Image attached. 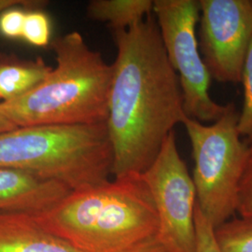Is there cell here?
Instances as JSON below:
<instances>
[{
  "instance_id": "6da1fadb",
  "label": "cell",
  "mask_w": 252,
  "mask_h": 252,
  "mask_svg": "<svg viewBox=\"0 0 252 252\" xmlns=\"http://www.w3.org/2000/svg\"><path fill=\"white\" fill-rule=\"evenodd\" d=\"M117 56L106 126L112 149L111 175L143 174L174 127L187 117L180 81L167 58L153 14L114 30Z\"/></svg>"
},
{
  "instance_id": "7a4b0ae2",
  "label": "cell",
  "mask_w": 252,
  "mask_h": 252,
  "mask_svg": "<svg viewBox=\"0 0 252 252\" xmlns=\"http://www.w3.org/2000/svg\"><path fill=\"white\" fill-rule=\"evenodd\" d=\"M35 217L46 231L81 252H127L155 238L159 228L142 175L71 191Z\"/></svg>"
},
{
  "instance_id": "3957f363",
  "label": "cell",
  "mask_w": 252,
  "mask_h": 252,
  "mask_svg": "<svg viewBox=\"0 0 252 252\" xmlns=\"http://www.w3.org/2000/svg\"><path fill=\"white\" fill-rule=\"evenodd\" d=\"M56 66L27 94L0 102L17 127L106 123L113 67L73 31L51 41Z\"/></svg>"
},
{
  "instance_id": "277c9868",
  "label": "cell",
  "mask_w": 252,
  "mask_h": 252,
  "mask_svg": "<svg viewBox=\"0 0 252 252\" xmlns=\"http://www.w3.org/2000/svg\"><path fill=\"white\" fill-rule=\"evenodd\" d=\"M112 162L106 123L27 126L0 133V168L28 172L72 191L108 182Z\"/></svg>"
},
{
  "instance_id": "5b68a950",
  "label": "cell",
  "mask_w": 252,
  "mask_h": 252,
  "mask_svg": "<svg viewBox=\"0 0 252 252\" xmlns=\"http://www.w3.org/2000/svg\"><path fill=\"white\" fill-rule=\"evenodd\" d=\"M239 112L233 103L211 125L186 117L182 122L189 136L194 161L191 177L196 207L214 229L236 213L240 182L249 146L238 132Z\"/></svg>"
},
{
  "instance_id": "8992f818",
  "label": "cell",
  "mask_w": 252,
  "mask_h": 252,
  "mask_svg": "<svg viewBox=\"0 0 252 252\" xmlns=\"http://www.w3.org/2000/svg\"><path fill=\"white\" fill-rule=\"evenodd\" d=\"M153 12L169 63L179 77L186 116L200 123L216 122L228 104H218L209 94L212 78L200 54L196 35L198 0H154Z\"/></svg>"
},
{
  "instance_id": "52a82bcc",
  "label": "cell",
  "mask_w": 252,
  "mask_h": 252,
  "mask_svg": "<svg viewBox=\"0 0 252 252\" xmlns=\"http://www.w3.org/2000/svg\"><path fill=\"white\" fill-rule=\"evenodd\" d=\"M153 196L159 228L156 239L169 252H195L196 190L180 157L174 131L141 174Z\"/></svg>"
},
{
  "instance_id": "ba28073f",
  "label": "cell",
  "mask_w": 252,
  "mask_h": 252,
  "mask_svg": "<svg viewBox=\"0 0 252 252\" xmlns=\"http://www.w3.org/2000/svg\"><path fill=\"white\" fill-rule=\"evenodd\" d=\"M199 50L211 78L241 81L252 39V0H200Z\"/></svg>"
},
{
  "instance_id": "9c48e42d",
  "label": "cell",
  "mask_w": 252,
  "mask_h": 252,
  "mask_svg": "<svg viewBox=\"0 0 252 252\" xmlns=\"http://www.w3.org/2000/svg\"><path fill=\"white\" fill-rule=\"evenodd\" d=\"M72 190L28 172L0 168V213L36 215L55 207Z\"/></svg>"
},
{
  "instance_id": "30bf717a",
  "label": "cell",
  "mask_w": 252,
  "mask_h": 252,
  "mask_svg": "<svg viewBox=\"0 0 252 252\" xmlns=\"http://www.w3.org/2000/svg\"><path fill=\"white\" fill-rule=\"evenodd\" d=\"M0 252H81L43 229L35 215L0 213Z\"/></svg>"
},
{
  "instance_id": "8fae6325",
  "label": "cell",
  "mask_w": 252,
  "mask_h": 252,
  "mask_svg": "<svg viewBox=\"0 0 252 252\" xmlns=\"http://www.w3.org/2000/svg\"><path fill=\"white\" fill-rule=\"evenodd\" d=\"M53 67L42 58L35 61H0V102L21 97L44 81Z\"/></svg>"
},
{
  "instance_id": "7c38bea8",
  "label": "cell",
  "mask_w": 252,
  "mask_h": 252,
  "mask_svg": "<svg viewBox=\"0 0 252 252\" xmlns=\"http://www.w3.org/2000/svg\"><path fill=\"white\" fill-rule=\"evenodd\" d=\"M152 0H93L87 16L108 23L112 30H125L143 21L153 12Z\"/></svg>"
},
{
  "instance_id": "4fadbf2b",
  "label": "cell",
  "mask_w": 252,
  "mask_h": 252,
  "mask_svg": "<svg viewBox=\"0 0 252 252\" xmlns=\"http://www.w3.org/2000/svg\"><path fill=\"white\" fill-rule=\"evenodd\" d=\"M214 233L220 252H252V218L230 219Z\"/></svg>"
},
{
  "instance_id": "5bb4252c",
  "label": "cell",
  "mask_w": 252,
  "mask_h": 252,
  "mask_svg": "<svg viewBox=\"0 0 252 252\" xmlns=\"http://www.w3.org/2000/svg\"><path fill=\"white\" fill-rule=\"evenodd\" d=\"M52 26L49 16L42 10H27L22 38L36 47H47L52 39Z\"/></svg>"
},
{
  "instance_id": "9a60e30c",
  "label": "cell",
  "mask_w": 252,
  "mask_h": 252,
  "mask_svg": "<svg viewBox=\"0 0 252 252\" xmlns=\"http://www.w3.org/2000/svg\"><path fill=\"white\" fill-rule=\"evenodd\" d=\"M241 81L244 86L243 108L239 112L238 132L252 140V39L244 62Z\"/></svg>"
},
{
  "instance_id": "2e32d148",
  "label": "cell",
  "mask_w": 252,
  "mask_h": 252,
  "mask_svg": "<svg viewBox=\"0 0 252 252\" xmlns=\"http://www.w3.org/2000/svg\"><path fill=\"white\" fill-rule=\"evenodd\" d=\"M236 212L240 217L252 218V143L249 146V156L240 182Z\"/></svg>"
},
{
  "instance_id": "e0dca14e",
  "label": "cell",
  "mask_w": 252,
  "mask_h": 252,
  "mask_svg": "<svg viewBox=\"0 0 252 252\" xmlns=\"http://www.w3.org/2000/svg\"><path fill=\"white\" fill-rule=\"evenodd\" d=\"M194 221L196 233L195 252H220L215 238L213 226L201 214L196 206L194 211Z\"/></svg>"
},
{
  "instance_id": "ac0fdd59",
  "label": "cell",
  "mask_w": 252,
  "mask_h": 252,
  "mask_svg": "<svg viewBox=\"0 0 252 252\" xmlns=\"http://www.w3.org/2000/svg\"><path fill=\"white\" fill-rule=\"evenodd\" d=\"M26 12L12 7L0 13V35L7 38H22Z\"/></svg>"
},
{
  "instance_id": "d6986e66",
  "label": "cell",
  "mask_w": 252,
  "mask_h": 252,
  "mask_svg": "<svg viewBox=\"0 0 252 252\" xmlns=\"http://www.w3.org/2000/svg\"><path fill=\"white\" fill-rule=\"evenodd\" d=\"M127 252H169L162 244L160 243L156 237L153 238L147 242L140 244L135 247L134 249Z\"/></svg>"
},
{
  "instance_id": "ffe728a7",
  "label": "cell",
  "mask_w": 252,
  "mask_h": 252,
  "mask_svg": "<svg viewBox=\"0 0 252 252\" xmlns=\"http://www.w3.org/2000/svg\"><path fill=\"white\" fill-rule=\"evenodd\" d=\"M35 2L32 1H26V0H0V13L5 10V9L12 8V7H17L19 5H31L33 6Z\"/></svg>"
},
{
  "instance_id": "44dd1931",
  "label": "cell",
  "mask_w": 252,
  "mask_h": 252,
  "mask_svg": "<svg viewBox=\"0 0 252 252\" xmlns=\"http://www.w3.org/2000/svg\"><path fill=\"white\" fill-rule=\"evenodd\" d=\"M15 128H17V126H14L9 120L0 112V133L7 132Z\"/></svg>"
},
{
  "instance_id": "7402d4cb",
  "label": "cell",
  "mask_w": 252,
  "mask_h": 252,
  "mask_svg": "<svg viewBox=\"0 0 252 252\" xmlns=\"http://www.w3.org/2000/svg\"></svg>"
}]
</instances>
